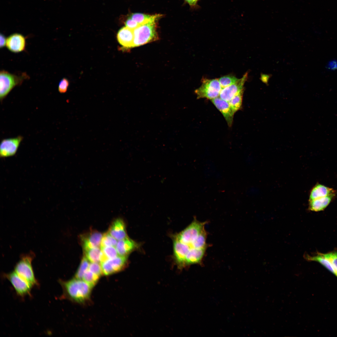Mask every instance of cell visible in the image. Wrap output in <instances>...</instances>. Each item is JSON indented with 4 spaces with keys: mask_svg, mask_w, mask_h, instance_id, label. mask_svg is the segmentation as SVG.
Masks as SVG:
<instances>
[{
    "mask_svg": "<svg viewBox=\"0 0 337 337\" xmlns=\"http://www.w3.org/2000/svg\"><path fill=\"white\" fill-rule=\"evenodd\" d=\"M305 258L309 261H315L319 263L327 270L337 277V273L330 262L323 256L320 253L318 252L314 256L305 254Z\"/></svg>",
    "mask_w": 337,
    "mask_h": 337,
    "instance_id": "cell-21",
    "label": "cell"
},
{
    "mask_svg": "<svg viewBox=\"0 0 337 337\" xmlns=\"http://www.w3.org/2000/svg\"><path fill=\"white\" fill-rule=\"evenodd\" d=\"M159 19L140 24L133 30V47L145 44L157 38L156 22Z\"/></svg>",
    "mask_w": 337,
    "mask_h": 337,
    "instance_id": "cell-2",
    "label": "cell"
},
{
    "mask_svg": "<svg viewBox=\"0 0 337 337\" xmlns=\"http://www.w3.org/2000/svg\"><path fill=\"white\" fill-rule=\"evenodd\" d=\"M6 46L9 51L13 53L23 51L26 46L25 37L20 33L12 34L7 38Z\"/></svg>",
    "mask_w": 337,
    "mask_h": 337,
    "instance_id": "cell-11",
    "label": "cell"
},
{
    "mask_svg": "<svg viewBox=\"0 0 337 337\" xmlns=\"http://www.w3.org/2000/svg\"><path fill=\"white\" fill-rule=\"evenodd\" d=\"M115 247L113 246H109L100 248L101 250L100 263L115 258L119 255Z\"/></svg>",
    "mask_w": 337,
    "mask_h": 337,
    "instance_id": "cell-24",
    "label": "cell"
},
{
    "mask_svg": "<svg viewBox=\"0 0 337 337\" xmlns=\"http://www.w3.org/2000/svg\"><path fill=\"white\" fill-rule=\"evenodd\" d=\"M248 73H246L242 77L238 79L235 83L222 88L219 97L222 99L228 101L234 96L243 90V86L247 78Z\"/></svg>",
    "mask_w": 337,
    "mask_h": 337,
    "instance_id": "cell-10",
    "label": "cell"
},
{
    "mask_svg": "<svg viewBox=\"0 0 337 337\" xmlns=\"http://www.w3.org/2000/svg\"><path fill=\"white\" fill-rule=\"evenodd\" d=\"M88 268L93 273L100 277L103 275L101 264L100 263L90 262Z\"/></svg>",
    "mask_w": 337,
    "mask_h": 337,
    "instance_id": "cell-30",
    "label": "cell"
},
{
    "mask_svg": "<svg viewBox=\"0 0 337 337\" xmlns=\"http://www.w3.org/2000/svg\"><path fill=\"white\" fill-rule=\"evenodd\" d=\"M4 276L10 282L18 295L23 298L27 295H31V291L33 286L14 271L5 274Z\"/></svg>",
    "mask_w": 337,
    "mask_h": 337,
    "instance_id": "cell-7",
    "label": "cell"
},
{
    "mask_svg": "<svg viewBox=\"0 0 337 337\" xmlns=\"http://www.w3.org/2000/svg\"><path fill=\"white\" fill-rule=\"evenodd\" d=\"M238 80V79L232 75L225 76L218 79L222 89L234 84Z\"/></svg>",
    "mask_w": 337,
    "mask_h": 337,
    "instance_id": "cell-28",
    "label": "cell"
},
{
    "mask_svg": "<svg viewBox=\"0 0 337 337\" xmlns=\"http://www.w3.org/2000/svg\"><path fill=\"white\" fill-rule=\"evenodd\" d=\"M69 85V81L67 79L64 78L60 81L58 86V90L61 93H66L68 89Z\"/></svg>",
    "mask_w": 337,
    "mask_h": 337,
    "instance_id": "cell-31",
    "label": "cell"
},
{
    "mask_svg": "<svg viewBox=\"0 0 337 337\" xmlns=\"http://www.w3.org/2000/svg\"><path fill=\"white\" fill-rule=\"evenodd\" d=\"M85 256L90 262L100 263L101 253V248L95 247L84 249Z\"/></svg>",
    "mask_w": 337,
    "mask_h": 337,
    "instance_id": "cell-22",
    "label": "cell"
},
{
    "mask_svg": "<svg viewBox=\"0 0 337 337\" xmlns=\"http://www.w3.org/2000/svg\"><path fill=\"white\" fill-rule=\"evenodd\" d=\"M336 193L309 201V209L318 212L324 210L335 197Z\"/></svg>",
    "mask_w": 337,
    "mask_h": 337,
    "instance_id": "cell-18",
    "label": "cell"
},
{
    "mask_svg": "<svg viewBox=\"0 0 337 337\" xmlns=\"http://www.w3.org/2000/svg\"><path fill=\"white\" fill-rule=\"evenodd\" d=\"M117 242V240L111 236L108 232L103 234L102 238L100 248L109 246H116Z\"/></svg>",
    "mask_w": 337,
    "mask_h": 337,
    "instance_id": "cell-27",
    "label": "cell"
},
{
    "mask_svg": "<svg viewBox=\"0 0 337 337\" xmlns=\"http://www.w3.org/2000/svg\"><path fill=\"white\" fill-rule=\"evenodd\" d=\"M185 1L192 8L198 9L200 7L199 6L198 4V2L196 0H185Z\"/></svg>",
    "mask_w": 337,
    "mask_h": 337,
    "instance_id": "cell-34",
    "label": "cell"
},
{
    "mask_svg": "<svg viewBox=\"0 0 337 337\" xmlns=\"http://www.w3.org/2000/svg\"><path fill=\"white\" fill-rule=\"evenodd\" d=\"M207 222H200L194 218L193 222L174 238L187 244H192L204 230Z\"/></svg>",
    "mask_w": 337,
    "mask_h": 337,
    "instance_id": "cell-5",
    "label": "cell"
},
{
    "mask_svg": "<svg viewBox=\"0 0 337 337\" xmlns=\"http://www.w3.org/2000/svg\"><path fill=\"white\" fill-rule=\"evenodd\" d=\"M32 260V257L30 255L22 257L15 266L14 271L33 287L37 286L39 284L34 275Z\"/></svg>",
    "mask_w": 337,
    "mask_h": 337,
    "instance_id": "cell-6",
    "label": "cell"
},
{
    "mask_svg": "<svg viewBox=\"0 0 337 337\" xmlns=\"http://www.w3.org/2000/svg\"><path fill=\"white\" fill-rule=\"evenodd\" d=\"M58 282L62 290L60 300H67L80 305L89 302L93 287L82 279L74 277L67 281L60 279Z\"/></svg>",
    "mask_w": 337,
    "mask_h": 337,
    "instance_id": "cell-1",
    "label": "cell"
},
{
    "mask_svg": "<svg viewBox=\"0 0 337 337\" xmlns=\"http://www.w3.org/2000/svg\"><path fill=\"white\" fill-rule=\"evenodd\" d=\"M125 24V27L133 30L140 25L130 17L126 20Z\"/></svg>",
    "mask_w": 337,
    "mask_h": 337,
    "instance_id": "cell-32",
    "label": "cell"
},
{
    "mask_svg": "<svg viewBox=\"0 0 337 337\" xmlns=\"http://www.w3.org/2000/svg\"><path fill=\"white\" fill-rule=\"evenodd\" d=\"M137 243L128 237L119 240L115 248L119 255L127 256V255L138 247Z\"/></svg>",
    "mask_w": 337,
    "mask_h": 337,
    "instance_id": "cell-17",
    "label": "cell"
},
{
    "mask_svg": "<svg viewBox=\"0 0 337 337\" xmlns=\"http://www.w3.org/2000/svg\"><path fill=\"white\" fill-rule=\"evenodd\" d=\"M7 39L5 36L3 34H1L0 35V47L2 48L6 46Z\"/></svg>",
    "mask_w": 337,
    "mask_h": 337,
    "instance_id": "cell-35",
    "label": "cell"
},
{
    "mask_svg": "<svg viewBox=\"0 0 337 337\" xmlns=\"http://www.w3.org/2000/svg\"><path fill=\"white\" fill-rule=\"evenodd\" d=\"M200 0H196V1L198 2Z\"/></svg>",
    "mask_w": 337,
    "mask_h": 337,
    "instance_id": "cell-36",
    "label": "cell"
},
{
    "mask_svg": "<svg viewBox=\"0 0 337 337\" xmlns=\"http://www.w3.org/2000/svg\"><path fill=\"white\" fill-rule=\"evenodd\" d=\"M117 38L118 42L123 47H133L134 38L133 30L124 27L118 31Z\"/></svg>",
    "mask_w": 337,
    "mask_h": 337,
    "instance_id": "cell-16",
    "label": "cell"
},
{
    "mask_svg": "<svg viewBox=\"0 0 337 337\" xmlns=\"http://www.w3.org/2000/svg\"><path fill=\"white\" fill-rule=\"evenodd\" d=\"M217 108L222 113L228 125L231 126L232 124L234 113L228 101L223 100L219 96L211 100Z\"/></svg>",
    "mask_w": 337,
    "mask_h": 337,
    "instance_id": "cell-13",
    "label": "cell"
},
{
    "mask_svg": "<svg viewBox=\"0 0 337 337\" xmlns=\"http://www.w3.org/2000/svg\"><path fill=\"white\" fill-rule=\"evenodd\" d=\"M103 234L95 230H91L80 237L81 242L84 249L100 247Z\"/></svg>",
    "mask_w": 337,
    "mask_h": 337,
    "instance_id": "cell-12",
    "label": "cell"
},
{
    "mask_svg": "<svg viewBox=\"0 0 337 337\" xmlns=\"http://www.w3.org/2000/svg\"><path fill=\"white\" fill-rule=\"evenodd\" d=\"M22 139V136H19L2 139L0 146V157H8L15 154Z\"/></svg>",
    "mask_w": 337,
    "mask_h": 337,
    "instance_id": "cell-9",
    "label": "cell"
},
{
    "mask_svg": "<svg viewBox=\"0 0 337 337\" xmlns=\"http://www.w3.org/2000/svg\"><path fill=\"white\" fill-rule=\"evenodd\" d=\"M174 255L177 264L180 266H185L186 256L190 250L188 245L174 238L173 241Z\"/></svg>",
    "mask_w": 337,
    "mask_h": 337,
    "instance_id": "cell-14",
    "label": "cell"
},
{
    "mask_svg": "<svg viewBox=\"0 0 337 337\" xmlns=\"http://www.w3.org/2000/svg\"><path fill=\"white\" fill-rule=\"evenodd\" d=\"M108 232L113 237L118 241L128 237L125 223L120 218H117L112 222Z\"/></svg>",
    "mask_w": 337,
    "mask_h": 337,
    "instance_id": "cell-15",
    "label": "cell"
},
{
    "mask_svg": "<svg viewBox=\"0 0 337 337\" xmlns=\"http://www.w3.org/2000/svg\"><path fill=\"white\" fill-rule=\"evenodd\" d=\"M321 253L330 262L337 273V251H334L325 253Z\"/></svg>",
    "mask_w": 337,
    "mask_h": 337,
    "instance_id": "cell-29",
    "label": "cell"
},
{
    "mask_svg": "<svg viewBox=\"0 0 337 337\" xmlns=\"http://www.w3.org/2000/svg\"><path fill=\"white\" fill-rule=\"evenodd\" d=\"M127 263V256L118 255L100 263L103 274L109 276L123 270Z\"/></svg>",
    "mask_w": 337,
    "mask_h": 337,
    "instance_id": "cell-8",
    "label": "cell"
},
{
    "mask_svg": "<svg viewBox=\"0 0 337 337\" xmlns=\"http://www.w3.org/2000/svg\"><path fill=\"white\" fill-rule=\"evenodd\" d=\"M207 248L190 249L185 259V266L200 264L204 257Z\"/></svg>",
    "mask_w": 337,
    "mask_h": 337,
    "instance_id": "cell-20",
    "label": "cell"
},
{
    "mask_svg": "<svg viewBox=\"0 0 337 337\" xmlns=\"http://www.w3.org/2000/svg\"><path fill=\"white\" fill-rule=\"evenodd\" d=\"M162 15L160 14L150 15L137 13L132 14L131 15L130 17L139 25H140L153 19L159 18Z\"/></svg>",
    "mask_w": 337,
    "mask_h": 337,
    "instance_id": "cell-23",
    "label": "cell"
},
{
    "mask_svg": "<svg viewBox=\"0 0 337 337\" xmlns=\"http://www.w3.org/2000/svg\"><path fill=\"white\" fill-rule=\"evenodd\" d=\"M327 68L331 71L337 69V61L333 60L329 61L327 64Z\"/></svg>",
    "mask_w": 337,
    "mask_h": 337,
    "instance_id": "cell-33",
    "label": "cell"
},
{
    "mask_svg": "<svg viewBox=\"0 0 337 337\" xmlns=\"http://www.w3.org/2000/svg\"><path fill=\"white\" fill-rule=\"evenodd\" d=\"M90 261L85 256H83L80 265L75 274V277L82 279L85 271L88 269Z\"/></svg>",
    "mask_w": 337,
    "mask_h": 337,
    "instance_id": "cell-26",
    "label": "cell"
},
{
    "mask_svg": "<svg viewBox=\"0 0 337 337\" xmlns=\"http://www.w3.org/2000/svg\"><path fill=\"white\" fill-rule=\"evenodd\" d=\"M336 193V191L333 188L317 183L312 188L310 191L309 201Z\"/></svg>",
    "mask_w": 337,
    "mask_h": 337,
    "instance_id": "cell-19",
    "label": "cell"
},
{
    "mask_svg": "<svg viewBox=\"0 0 337 337\" xmlns=\"http://www.w3.org/2000/svg\"><path fill=\"white\" fill-rule=\"evenodd\" d=\"M29 77L25 72L21 75L11 74L4 70L0 72V99L1 100L6 97L16 86L21 85L23 81Z\"/></svg>",
    "mask_w": 337,
    "mask_h": 337,
    "instance_id": "cell-3",
    "label": "cell"
},
{
    "mask_svg": "<svg viewBox=\"0 0 337 337\" xmlns=\"http://www.w3.org/2000/svg\"><path fill=\"white\" fill-rule=\"evenodd\" d=\"M202 85L195 92L198 99L205 98L210 100L219 96L222 89L218 79H208L203 78Z\"/></svg>",
    "mask_w": 337,
    "mask_h": 337,
    "instance_id": "cell-4",
    "label": "cell"
},
{
    "mask_svg": "<svg viewBox=\"0 0 337 337\" xmlns=\"http://www.w3.org/2000/svg\"><path fill=\"white\" fill-rule=\"evenodd\" d=\"M243 90L234 96L228 102L229 105L235 113L239 110L241 107Z\"/></svg>",
    "mask_w": 337,
    "mask_h": 337,
    "instance_id": "cell-25",
    "label": "cell"
}]
</instances>
